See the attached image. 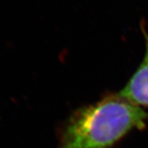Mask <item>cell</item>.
Masks as SVG:
<instances>
[{"instance_id":"6da1fadb","label":"cell","mask_w":148,"mask_h":148,"mask_svg":"<svg viewBox=\"0 0 148 148\" xmlns=\"http://www.w3.org/2000/svg\"><path fill=\"white\" fill-rule=\"evenodd\" d=\"M148 111L111 93L75 110L59 132L57 148H113L129 132L146 127Z\"/></svg>"},{"instance_id":"7a4b0ae2","label":"cell","mask_w":148,"mask_h":148,"mask_svg":"<svg viewBox=\"0 0 148 148\" xmlns=\"http://www.w3.org/2000/svg\"><path fill=\"white\" fill-rule=\"evenodd\" d=\"M146 41V51L142 63L119 94L143 110L148 109V32L142 26Z\"/></svg>"}]
</instances>
